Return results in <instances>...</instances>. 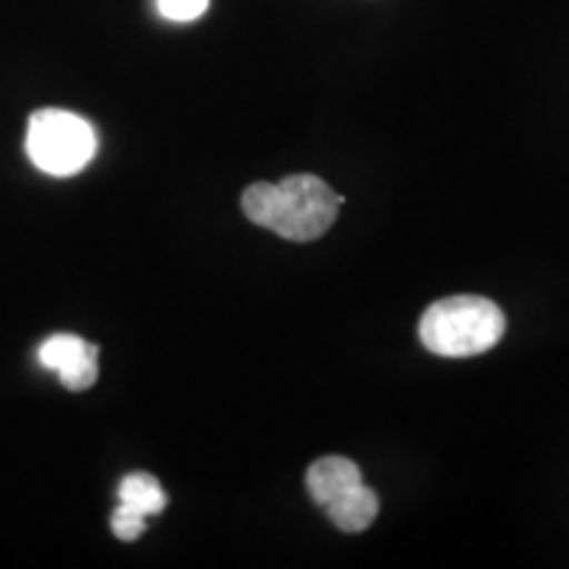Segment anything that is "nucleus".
I'll use <instances>...</instances> for the list:
<instances>
[{"mask_svg":"<svg viewBox=\"0 0 569 569\" xmlns=\"http://www.w3.org/2000/svg\"><path fill=\"white\" fill-rule=\"evenodd\" d=\"M327 517L343 532H361L375 522L377 511H380V498L365 482L346 490L343 496L336 498L332 503H327Z\"/></svg>","mask_w":569,"mask_h":569,"instance_id":"6","label":"nucleus"},{"mask_svg":"<svg viewBox=\"0 0 569 569\" xmlns=\"http://www.w3.org/2000/svg\"><path fill=\"white\" fill-rule=\"evenodd\" d=\"M119 503L130 507L140 515L151 517L167 509V493L159 486V480L148 472H132L119 482Z\"/></svg>","mask_w":569,"mask_h":569,"instance_id":"7","label":"nucleus"},{"mask_svg":"<svg viewBox=\"0 0 569 569\" xmlns=\"http://www.w3.org/2000/svg\"><path fill=\"white\" fill-rule=\"evenodd\" d=\"M507 332V317L480 296H451L436 301L419 322V340L427 351L451 359L478 356L493 348Z\"/></svg>","mask_w":569,"mask_h":569,"instance_id":"2","label":"nucleus"},{"mask_svg":"<svg viewBox=\"0 0 569 569\" xmlns=\"http://www.w3.org/2000/svg\"><path fill=\"white\" fill-rule=\"evenodd\" d=\"M359 482H365L361 480L359 465L346 457H322L306 472V488H309L311 498H315V503H319V507L332 503L346 490L359 486Z\"/></svg>","mask_w":569,"mask_h":569,"instance_id":"5","label":"nucleus"},{"mask_svg":"<svg viewBox=\"0 0 569 569\" xmlns=\"http://www.w3.org/2000/svg\"><path fill=\"white\" fill-rule=\"evenodd\" d=\"M146 515H140V511H134L130 507H124V503H119L117 511L111 515V530L113 536L119 540H124V543H130V540H138L142 536V530H146Z\"/></svg>","mask_w":569,"mask_h":569,"instance_id":"8","label":"nucleus"},{"mask_svg":"<svg viewBox=\"0 0 569 569\" xmlns=\"http://www.w3.org/2000/svg\"><path fill=\"white\" fill-rule=\"evenodd\" d=\"M340 198L315 174H290L280 182H253L243 193V211L253 224L284 240L309 243L322 238L338 219Z\"/></svg>","mask_w":569,"mask_h":569,"instance_id":"1","label":"nucleus"},{"mask_svg":"<svg viewBox=\"0 0 569 569\" xmlns=\"http://www.w3.org/2000/svg\"><path fill=\"white\" fill-rule=\"evenodd\" d=\"M156 9L163 19L184 24V21L201 19L209 9V0H156Z\"/></svg>","mask_w":569,"mask_h":569,"instance_id":"9","label":"nucleus"},{"mask_svg":"<svg viewBox=\"0 0 569 569\" xmlns=\"http://www.w3.org/2000/svg\"><path fill=\"white\" fill-rule=\"evenodd\" d=\"M27 153L42 172L69 177L82 172L96 153V132L88 119L63 109H40L27 127Z\"/></svg>","mask_w":569,"mask_h":569,"instance_id":"3","label":"nucleus"},{"mask_svg":"<svg viewBox=\"0 0 569 569\" xmlns=\"http://www.w3.org/2000/svg\"><path fill=\"white\" fill-rule=\"evenodd\" d=\"M40 361L59 372L63 386L74 393L88 390L98 380V348L80 336H51L40 346Z\"/></svg>","mask_w":569,"mask_h":569,"instance_id":"4","label":"nucleus"}]
</instances>
